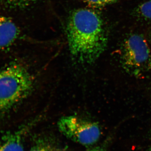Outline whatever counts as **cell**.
I'll use <instances>...</instances> for the list:
<instances>
[{"label": "cell", "mask_w": 151, "mask_h": 151, "mask_svg": "<svg viewBox=\"0 0 151 151\" xmlns=\"http://www.w3.org/2000/svg\"><path fill=\"white\" fill-rule=\"evenodd\" d=\"M37 0H5L7 4L13 7H23L29 5Z\"/></svg>", "instance_id": "9c48e42d"}, {"label": "cell", "mask_w": 151, "mask_h": 151, "mask_svg": "<svg viewBox=\"0 0 151 151\" xmlns=\"http://www.w3.org/2000/svg\"><path fill=\"white\" fill-rule=\"evenodd\" d=\"M33 77L21 64L13 63L0 71V114L28 97L34 86Z\"/></svg>", "instance_id": "7a4b0ae2"}, {"label": "cell", "mask_w": 151, "mask_h": 151, "mask_svg": "<svg viewBox=\"0 0 151 151\" xmlns=\"http://www.w3.org/2000/svg\"><path fill=\"white\" fill-rule=\"evenodd\" d=\"M116 0H99V2L101 6L107 4H111L114 2Z\"/></svg>", "instance_id": "8fae6325"}, {"label": "cell", "mask_w": 151, "mask_h": 151, "mask_svg": "<svg viewBox=\"0 0 151 151\" xmlns=\"http://www.w3.org/2000/svg\"><path fill=\"white\" fill-rule=\"evenodd\" d=\"M19 35V30L16 24L0 12V52L12 46Z\"/></svg>", "instance_id": "8992f818"}, {"label": "cell", "mask_w": 151, "mask_h": 151, "mask_svg": "<svg viewBox=\"0 0 151 151\" xmlns=\"http://www.w3.org/2000/svg\"><path fill=\"white\" fill-rule=\"evenodd\" d=\"M147 151H151V146L150 147V148H149L148 150Z\"/></svg>", "instance_id": "4fadbf2b"}, {"label": "cell", "mask_w": 151, "mask_h": 151, "mask_svg": "<svg viewBox=\"0 0 151 151\" xmlns=\"http://www.w3.org/2000/svg\"><path fill=\"white\" fill-rule=\"evenodd\" d=\"M87 151H105L104 147H96L90 149Z\"/></svg>", "instance_id": "7c38bea8"}, {"label": "cell", "mask_w": 151, "mask_h": 151, "mask_svg": "<svg viewBox=\"0 0 151 151\" xmlns=\"http://www.w3.org/2000/svg\"><path fill=\"white\" fill-rule=\"evenodd\" d=\"M86 2L89 4L94 7H101L99 0H85Z\"/></svg>", "instance_id": "30bf717a"}, {"label": "cell", "mask_w": 151, "mask_h": 151, "mask_svg": "<svg viewBox=\"0 0 151 151\" xmlns=\"http://www.w3.org/2000/svg\"><path fill=\"white\" fill-rule=\"evenodd\" d=\"M58 127L66 138L84 146L95 144L101 135L97 123L77 116H63L58 122Z\"/></svg>", "instance_id": "3957f363"}, {"label": "cell", "mask_w": 151, "mask_h": 151, "mask_svg": "<svg viewBox=\"0 0 151 151\" xmlns=\"http://www.w3.org/2000/svg\"><path fill=\"white\" fill-rule=\"evenodd\" d=\"M29 151H64L50 141L41 138L35 143Z\"/></svg>", "instance_id": "52a82bcc"}, {"label": "cell", "mask_w": 151, "mask_h": 151, "mask_svg": "<svg viewBox=\"0 0 151 151\" xmlns=\"http://www.w3.org/2000/svg\"><path fill=\"white\" fill-rule=\"evenodd\" d=\"M124 53L128 64L139 65L147 60L150 50L145 39L140 35L134 34L125 41Z\"/></svg>", "instance_id": "277c9868"}, {"label": "cell", "mask_w": 151, "mask_h": 151, "mask_svg": "<svg viewBox=\"0 0 151 151\" xmlns=\"http://www.w3.org/2000/svg\"><path fill=\"white\" fill-rule=\"evenodd\" d=\"M71 56L81 64H91L105 50L107 43L103 21L92 10L80 9L70 14L67 26Z\"/></svg>", "instance_id": "6da1fadb"}, {"label": "cell", "mask_w": 151, "mask_h": 151, "mask_svg": "<svg viewBox=\"0 0 151 151\" xmlns=\"http://www.w3.org/2000/svg\"><path fill=\"white\" fill-rule=\"evenodd\" d=\"M139 12L144 17L151 19V0L141 5L139 7Z\"/></svg>", "instance_id": "ba28073f"}, {"label": "cell", "mask_w": 151, "mask_h": 151, "mask_svg": "<svg viewBox=\"0 0 151 151\" xmlns=\"http://www.w3.org/2000/svg\"><path fill=\"white\" fill-rule=\"evenodd\" d=\"M39 120L38 118L34 119L16 131L6 134L0 142V151H25L23 145L25 134Z\"/></svg>", "instance_id": "5b68a950"}]
</instances>
